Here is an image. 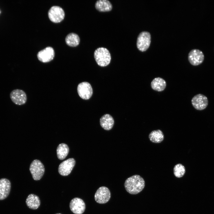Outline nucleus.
Listing matches in <instances>:
<instances>
[{
  "label": "nucleus",
  "instance_id": "obj_17",
  "mask_svg": "<svg viewBox=\"0 0 214 214\" xmlns=\"http://www.w3.org/2000/svg\"><path fill=\"white\" fill-rule=\"evenodd\" d=\"M166 86V84L165 80L160 77L154 78L151 83V86L152 89L158 92L163 91Z\"/></svg>",
  "mask_w": 214,
  "mask_h": 214
},
{
  "label": "nucleus",
  "instance_id": "obj_14",
  "mask_svg": "<svg viewBox=\"0 0 214 214\" xmlns=\"http://www.w3.org/2000/svg\"><path fill=\"white\" fill-rule=\"evenodd\" d=\"M11 188V183L8 179H0V200L5 199L9 195Z\"/></svg>",
  "mask_w": 214,
  "mask_h": 214
},
{
  "label": "nucleus",
  "instance_id": "obj_16",
  "mask_svg": "<svg viewBox=\"0 0 214 214\" xmlns=\"http://www.w3.org/2000/svg\"><path fill=\"white\" fill-rule=\"evenodd\" d=\"M26 202L27 207L33 210L37 209L40 204V201L39 197L33 194H31L28 196Z\"/></svg>",
  "mask_w": 214,
  "mask_h": 214
},
{
  "label": "nucleus",
  "instance_id": "obj_20",
  "mask_svg": "<svg viewBox=\"0 0 214 214\" xmlns=\"http://www.w3.org/2000/svg\"><path fill=\"white\" fill-rule=\"evenodd\" d=\"M80 39L78 36L75 33L68 34L65 38L66 43L68 45L72 47L78 46L80 43Z\"/></svg>",
  "mask_w": 214,
  "mask_h": 214
},
{
  "label": "nucleus",
  "instance_id": "obj_10",
  "mask_svg": "<svg viewBox=\"0 0 214 214\" xmlns=\"http://www.w3.org/2000/svg\"><path fill=\"white\" fill-rule=\"evenodd\" d=\"M191 101L193 107L198 110L205 109L207 107L208 103L207 97L204 95L201 94L195 95L192 99Z\"/></svg>",
  "mask_w": 214,
  "mask_h": 214
},
{
  "label": "nucleus",
  "instance_id": "obj_4",
  "mask_svg": "<svg viewBox=\"0 0 214 214\" xmlns=\"http://www.w3.org/2000/svg\"><path fill=\"white\" fill-rule=\"evenodd\" d=\"M29 170L33 179L36 180H40L45 172V168L43 164L39 160L36 159L31 163Z\"/></svg>",
  "mask_w": 214,
  "mask_h": 214
},
{
  "label": "nucleus",
  "instance_id": "obj_8",
  "mask_svg": "<svg viewBox=\"0 0 214 214\" xmlns=\"http://www.w3.org/2000/svg\"><path fill=\"white\" fill-rule=\"evenodd\" d=\"M10 97L12 101L18 105H23L27 101L26 93L21 89H16L12 91L10 93Z\"/></svg>",
  "mask_w": 214,
  "mask_h": 214
},
{
  "label": "nucleus",
  "instance_id": "obj_22",
  "mask_svg": "<svg viewBox=\"0 0 214 214\" xmlns=\"http://www.w3.org/2000/svg\"><path fill=\"white\" fill-rule=\"evenodd\" d=\"M174 174L177 178H181L182 177L185 172V166L181 163H178L176 165L173 169Z\"/></svg>",
  "mask_w": 214,
  "mask_h": 214
},
{
  "label": "nucleus",
  "instance_id": "obj_7",
  "mask_svg": "<svg viewBox=\"0 0 214 214\" xmlns=\"http://www.w3.org/2000/svg\"><path fill=\"white\" fill-rule=\"evenodd\" d=\"M77 90L79 96L84 100L89 99L93 94L92 87L90 84L87 82H83L78 84Z\"/></svg>",
  "mask_w": 214,
  "mask_h": 214
},
{
  "label": "nucleus",
  "instance_id": "obj_15",
  "mask_svg": "<svg viewBox=\"0 0 214 214\" xmlns=\"http://www.w3.org/2000/svg\"><path fill=\"white\" fill-rule=\"evenodd\" d=\"M100 122L101 127L103 129L109 130L112 128L114 124V120L111 115L106 114L101 117Z\"/></svg>",
  "mask_w": 214,
  "mask_h": 214
},
{
  "label": "nucleus",
  "instance_id": "obj_2",
  "mask_svg": "<svg viewBox=\"0 0 214 214\" xmlns=\"http://www.w3.org/2000/svg\"><path fill=\"white\" fill-rule=\"evenodd\" d=\"M94 57L97 64L101 67L108 65L110 62L111 56L108 50L103 47L99 48L94 52Z\"/></svg>",
  "mask_w": 214,
  "mask_h": 214
},
{
  "label": "nucleus",
  "instance_id": "obj_11",
  "mask_svg": "<svg viewBox=\"0 0 214 214\" xmlns=\"http://www.w3.org/2000/svg\"><path fill=\"white\" fill-rule=\"evenodd\" d=\"M75 164V161L73 158H70L62 162L59 165L58 171L63 176L68 175L71 173Z\"/></svg>",
  "mask_w": 214,
  "mask_h": 214
},
{
  "label": "nucleus",
  "instance_id": "obj_5",
  "mask_svg": "<svg viewBox=\"0 0 214 214\" xmlns=\"http://www.w3.org/2000/svg\"><path fill=\"white\" fill-rule=\"evenodd\" d=\"M95 199L96 202L100 204L107 202L111 197V193L109 189L105 186L99 188L95 195Z\"/></svg>",
  "mask_w": 214,
  "mask_h": 214
},
{
  "label": "nucleus",
  "instance_id": "obj_19",
  "mask_svg": "<svg viewBox=\"0 0 214 214\" xmlns=\"http://www.w3.org/2000/svg\"><path fill=\"white\" fill-rule=\"evenodd\" d=\"M149 138L152 142L158 143L163 141L164 135L162 131L158 129L152 131L149 134Z\"/></svg>",
  "mask_w": 214,
  "mask_h": 214
},
{
  "label": "nucleus",
  "instance_id": "obj_6",
  "mask_svg": "<svg viewBox=\"0 0 214 214\" xmlns=\"http://www.w3.org/2000/svg\"><path fill=\"white\" fill-rule=\"evenodd\" d=\"M48 14L50 20L55 23L61 22L64 19L65 16L63 9L58 6L51 7L49 10Z\"/></svg>",
  "mask_w": 214,
  "mask_h": 214
},
{
  "label": "nucleus",
  "instance_id": "obj_9",
  "mask_svg": "<svg viewBox=\"0 0 214 214\" xmlns=\"http://www.w3.org/2000/svg\"><path fill=\"white\" fill-rule=\"evenodd\" d=\"M190 63L193 66H197L202 64L204 59V55L202 51L198 49H193L189 52L188 56Z\"/></svg>",
  "mask_w": 214,
  "mask_h": 214
},
{
  "label": "nucleus",
  "instance_id": "obj_1",
  "mask_svg": "<svg viewBox=\"0 0 214 214\" xmlns=\"http://www.w3.org/2000/svg\"><path fill=\"white\" fill-rule=\"evenodd\" d=\"M124 187L126 191L131 194H136L144 188L145 182L144 179L138 175H135L125 181Z\"/></svg>",
  "mask_w": 214,
  "mask_h": 214
},
{
  "label": "nucleus",
  "instance_id": "obj_12",
  "mask_svg": "<svg viewBox=\"0 0 214 214\" xmlns=\"http://www.w3.org/2000/svg\"><path fill=\"white\" fill-rule=\"evenodd\" d=\"M71 210L75 214H82L86 209V205L83 200L81 198L76 197L71 200L70 203Z\"/></svg>",
  "mask_w": 214,
  "mask_h": 214
},
{
  "label": "nucleus",
  "instance_id": "obj_18",
  "mask_svg": "<svg viewBox=\"0 0 214 214\" xmlns=\"http://www.w3.org/2000/svg\"><path fill=\"white\" fill-rule=\"evenodd\" d=\"M95 6L97 10L101 12L110 11L112 8V4L107 0L97 1L95 3Z\"/></svg>",
  "mask_w": 214,
  "mask_h": 214
},
{
  "label": "nucleus",
  "instance_id": "obj_13",
  "mask_svg": "<svg viewBox=\"0 0 214 214\" xmlns=\"http://www.w3.org/2000/svg\"><path fill=\"white\" fill-rule=\"evenodd\" d=\"M54 55L53 48L51 47H48L39 51L37 54V57L40 61L47 63L52 60Z\"/></svg>",
  "mask_w": 214,
  "mask_h": 214
},
{
  "label": "nucleus",
  "instance_id": "obj_3",
  "mask_svg": "<svg viewBox=\"0 0 214 214\" xmlns=\"http://www.w3.org/2000/svg\"><path fill=\"white\" fill-rule=\"evenodd\" d=\"M151 39V35L149 32L147 31L141 32L138 35L137 40V48L141 52L147 51L150 46Z\"/></svg>",
  "mask_w": 214,
  "mask_h": 214
},
{
  "label": "nucleus",
  "instance_id": "obj_21",
  "mask_svg": "<svg viewBox=\"0 0 214 214\" xmlns=\"http://www.w3.org/2000/svg\"><path fill=\"white\" fill-rule=\"evenodd\" d=\"M69 148L66 144L61 143L58 146L56 151L58 158L60 160L64 159L68 154Z\"/></svg>",
  "mask_w": 214,
  "mask_h": 214
},
{
  "label": "nucleus",
  "instance_id": "obj_23",
  "mask_svg": "<svg viewBox=\"0 0 214 214\" xmlns=\"http://www.w3.org/2000/svg\"><path fill=\"white\" fill-rule=\"evenodd\" d=\"M56 214H61V213H56Z\"/></svg>",
  "mask_w": 214,
  "mask_h": 214
}]
</instances>
